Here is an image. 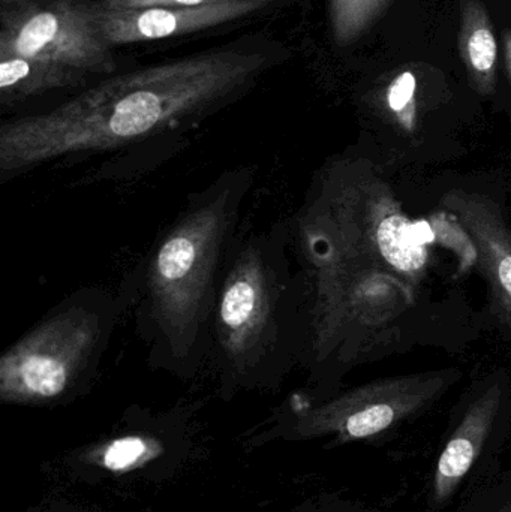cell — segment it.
Returning <instances> with one entry per match:
<instances>
[{"label":"cell","instance_id":"obj_1","mask_svg":"<svg viewBox=\"0 0 511 512\" xmlns=\"http://www.w3.org/2000/svg\"><path fill=\"white\" fill-rule=\"evenodd\" d=\"M261 54L213 50L117 75L0 126V183L77 156L120 152L192 128L240 95Z\"/></svg>","mask_w":511,"mask_h":512},{"label":"cell","instance_id":"obj_2","mask_svg":"<svg viewBox=\"0 0 511 512\" xmlns=\"http://www.w3.org/2000/svg\"><path fill=\"white\" fill-rule=\"evenodd\" d=\"M254 182L251 167L231 168L189 194L128 280L135 330L153 370L189 381L206 369L225 258Z\"/></svg>","mask_w":511,"mask_h":512},{"label":"cell","instance_id":"obj_3","mask_svg":"<svg viewBox=\"0 0 511 512\" xmlns=\"http://www.w3.org/2000/svg\"><path fill=\"white\" fill-rule=\"evenodd\" d=\"M290 227H240L228 249L213 310L206 369L224 400L275 391L300 345L299 280L291 268Z\"/></svg>","mask_w":511,"mask_h":512},{"label":"cell","instance_id":"obj_4","mask_svg":"<svg viewBox=\"0 0 511 512\" xmlns=\"http://www.w3.org/2000/svg\"><path fill=\"white\" fill-rule=\"evenodd\" d=\"M128 295L86 286L66 295L0 357V402L54 408L84 396L98 378Z\"/></svg>","mask_w":511,"mask_h":512},{"label":"cell","instance_id":"obj_5","mask_svg":"<svg viewBox=\"0 0 511 512\" xmlns=\"http://www.w3.org/2000/svg\"><path fill=\"white\" fill-rule=\"evenodd\" d=\"M90 0H0V57L65 66L84 78L116 69Z\"/></svg>","mask_w":511,"mask_h":512},{"label":"cell","instance_id":"obj_6","mask_svg":"<svg viewBox=\"0 0 511 512\" xmlns=\"http://www.w3.org/2000/svg\"><path fill=\"white\" fill-rule=\"evenodd\" d=\"M182 415L129 418L128 427L104 441L93 442L63 460L72 474L84 478H123L144 474L152 466H167L168 454H180L188 441Z\"/></svg>","mask_w":511,"mask_h":512},{"label":"cell","instance_id":"obj_7","mask_svg":"<svg viewBox=\"0 0 511 512\" xmlns=\"http://www.w3.org/2000/svg\"><path fill=\"white\" fill-rule=\"evenodd\" d=\"M270 0H228L189 8L104 9L99 26L111 47L188 35L230 23L269 5Z\"/></svg>","mask_w":511,"mask_h":512},{"label":"cell","instance_id":"obj_8","mask_svg":"<svg viewBox=\"0 0 511 512\" xmlns=\"http://www.w3.org/2000/svg\"><path fill=\"white\" fill-rule=\"evenodd\" d=\"M83 75L47 60L29 57H0V99L2 105H14L51 90L80 86Z\"/></svg>","mask_w":511,"mask_h":512},{"label":"cell","instance_id":"obj_9","mask_svg":"<svg viewBox=\"0 0 511 512\" xmlns=\"http://www.w3.org/2000/svg\"><path fill=\"white\" fill-rule=\"evenodd\" d=\"M491 426L488 408H476L465 418L458 432L447 442L437 463L434 477V498L444 502L467 477L482 451Z\"/></svg>","mask_w":511,"mask_h":512},{"label":"cell","instance_id":"obj_10","mask_svg":"<svg viewBox=\"0 0 511 512\" xmlns=\"http://www.w3.org/2000/svg\"><path fill=\"white\" fill-rule=\"evenodd\" d=\"M459 50L471 77L485 90L494 83L497 39L491 18L480 0H461Z\"/></svg>","mask_w":511,"mask_h":512},{"label":"cell","instance_id":"obj_11","mask_svg":"<svg viewBox=\"0 0 511 512\" xmlns=\"http://www.w3.org/2000/svg\"><path fill=\"white\" fill-rule=\"evenodd\" d=\"M386 3L387 0H330V18L336 41L348 44L359 38Z\"/></svg>","mask_w":511,"mask_h":512},{"label":"cell","instance_id":"obj_12","mask_svg":"<svg viewBox=\"0 0 511 512\" xmlns=\"http://www.w3.org/2000/svg\"><path fill=\"white\" fill-rule=\"evenodd\" d=\"M228 0H101L104 9L189 8V6L213 5Z\"/></svg>","mask_w":511,"mask_h":512},{"label":"cell","instance_id":"obj_13","mask_svg":"<svg viewBox=\"0 0 511 512\" xmlns=\"http://www.w3.org/2000/svg\"><path fill=\"white\" fill-rule=\"evenodd\" d=\"M416 77L411 72L399 75L389 90V105L393 111H402L416 92Z\"/></svg>","mask_w":511,"mask_h":512},{"label":"cell","instance_id":"obj_14","mask_svg":"<svg viewBox=\"0 0 511 512\" xmlns=\"http://www.w3.org/2000/svg\"><path fill=\"white\" fill-rule=\"evenodd\" d=\"M41 512H101L90 505L83 502L74 501V499L66 498V496L53 493L42 501Z\"/></svg>","mask_w":511,"mask_h":512},{"label":"cell","instance_id":"obj_15","mask_svg":"<svg viewBox=\"0 0 511 512\" xmlns=\"http://www.w3.org/2000/svg\"><path fill=\"white\" fill-rule=\"evenodd\" d=\"M405 236L414 245H423V243H429L434 240V233H432L431 227L426 222H419V224L408 227L405 231Z\"/></svg>","mask_w":511,"mask_h":512},{"label":"cell","instance_id":"obj_16","mask_svg":"<svg viewBox=\"0 0 511 512\" xmlns=\"http://www.w3.org/2000/svg\"><path fill=\"white\" fill-rule=\"evenodd\" d=\"M498 274H500L501 285L511 294V256H506V258L500 262Z\"/></svg>","mask_w":511,"mask_h":512},{"label":"cell","instance_id":"obj_17","mask_svg":"<svg viewBox=\"0 0 511 512\" xmlns=\"http://www.w3.org/2000/svg\"><path fill=\"white\" fill-rule=\"evenodd\" d=\"M506 54H507V65L511 72V35H506Z\"/></svg>","mask_w":511,"mask_h":512},{"label":"cell","instance_id":"obj_18","mask_svg":"<svg viewBox=\"0 0 511 512\" xmlns=\"http://www.w3.org/2000/svg\"><path fill=\"white\" fill-rule=\"evenodd\" d=\"M293 512H321L320 508L309 507V505H302V507L296 508Z\"/></svg>","mask_w":511,"mask_h":512},{"label":"cell","instance_id":"obj_19","mask_svg":"<svg viewBox=\"0 0 511 512\" xmlns=\"http://www.w3.org/2000/svg\"><path fill=\"white\" fill-rule=\"evenodd\" d=\"M42 511V502H38V504L30 505L24 512H41Z\"/></svg>","mask_w":511,"mask_h":512},{"label":"cell","instance_id":"obj_20","mask_svg":"<svg viewBox=\"0 0 511 512\" xmlns=\"http://www.w3.org/2000/svg\"><path fill=\"white\" fill-rule=\"evenodd\" d=\"M501 512H511V505H509V507L504 508V510Z\"/></svg>","mask_w":511,"mask_h":512}]
</instances>
